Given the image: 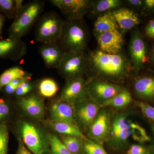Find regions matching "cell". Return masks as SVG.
I'll return each mask as SVG.
<instances>
[{
  "instance_id": "6da1fadb",
  "label": "cell",
  "mask_w": 154,
  "mask_h": 154,
  "mask_svg": "<svg viewBox=\"0 0 154 154\" xmlns=\"http://www.w3.org/2000/svg\"><path fill=\"white\" fill-rule=\"evenodd\" d=\"M87 57L88 70L90 69L106 79H122L128 75L132 67L127 59L119 53L109 54L99 50L90 53Z\"/></svg>"
},
{
  "instance_id": "7a4b0ae2",
  "label": "cell",
  "mask_w": 154,
  "mask_h": 154,
  "mask_svg": "<svg viewBox=\"0 0 154 154\" xmlns=\"http://www.w3.org/2000/svg\"><path fill=\"white\" fill-rule=\"evenodd\" d=\"M88 33L82 20L64 21L58 42L65 51L85 52Z\"/></svg>"
},
{
  "instance_id": "3957f363",
  "label": "cell",
  "mask_w": 154,
  "mask_h": 154,
  "mask_svg": "<svg viewBox=\"0 0 154 154\" xmlns=\"http://www.w3.org/2000/svg\"><path fill=\"white\" fill-rule=\"evenodd\" d=\"M131 121L127 112H119L111 114L109 136L105 143L116 150L124 149L131 136Z\"/></svg>"
},
{
  "instance_id": "277c9868",
  "label": "cell",
  "mask_w": 154,
  "mask_h": 154,
  "mask_svg": "<svg viewBox=\"0 0 154 154\" xmlns=\"http://www.w3.org/2000/svg\"><path fill=\"white\" fill-rule=\"evenodd\" d=\"M19 130L21 140L27 148L34 154H50L48 135L36 125L28 121H22Z\"/></svg>"
},
{
  "instance_id": "5b68a950",
  "label": "cell",
  "mask_w": 154,
  "mask_h": 154,
  "mask_svg": "<svg viewBox=\"0 0 154 154\" xmlns=\"http://www.w3.org/2000/svg\"><path fill=\"white\" fill-rule=\"evenodd\" d=\"M44 2L33 1L24 5L16 15L11 28V36L21 38L36 22L43 10Z\"/></svg>"
},
{
  "instance_id": "8992f818",
  "label": "cell",
  "mask_w": 154,
  "mask_h": 154,
  "mask_svg": "<svg viewBox=\"0 0 154 154\" xmlns=\"http://www.w3.org/2000/svg\"><path fill=\"white\" fill-rule=\"evenodd\" d=\"M64 21L57 14L52 12L42 16L36 28V41L42 44L58 42Z\"/></svg>"
},
{
  "instance_id": "52a82bcc",
  "label": "cell",
  "mask_w": 154,
  "mask_h": 154,
  "mask_svg": "<svg viewBox=\"0 0 154 154\" xmlns=\"http://www.w3.org/2000/svg\"><path fill=\"white\" fill-rule=\"evenodd\" d=\"M58 70L67 80L82 77L88 70V60L85 52L65 51Z\"/></svg>"
},
{
  "instance_id": "ba28073f",
  "label": "cell",
  "mask_w": 154,
  "mask_h": 154,
  "mask_svg": "<svg viewBox=\"0 0 154 154\" xmlns=\"http://www.w3.org/2000/svg\"><path fill=\"white\" fill-rule=\"evenodd\" d=\"M73 105L77 127L82 133H87L101 106L90 96L78 101Z\"/></svg>"
},
{
  "instance_id": "9c48e42d",
  "label": "cell",
  "mask_w": 154,
  "mask_h": 154,
  "mask_svg": "<svg viewBox=\"0 0 154 154\" xmlns=\"http://www.w3.org/2000/svg\"><path fill=\"white\" fill-rule=\"evenodd\" d=\"M89 96L100 106L106 101L126 89L113 83L93 79L87 82Z\"/></svg>"
},
{
  "instance_id": "30bf717a",
  "label": "cell",
  "mask_w": 154,
  "mask_h": 154,
  "mask_svg": "<svg viewBox=\"0 0 154 154\" xmlns=\"http://www.w3.org/2000/svg\"><path fill=\"white\" fill-rule=\"evenodd\" d=\"M111 114L110 110L101 107L87 133L88 138L103 145L109 136Z\"/></svg>"
},
{
  "instance_id": "8fae6325",
  "label": "cell",
  "mask_w": 154,
  "mask_h": 154,
  "mask_svg": "<svg viewBox=\"0 0 154 154\" xmlns=\"http://www.w3.org/2000/svg\"><path fill=\"white\" fill-rule=\"evenodd\" d=\"M50 2L60 10L68 20H82L91 8L88 0H51Z\"/></svg>"
},
{
  "instance_id": "7c38bea8",
  "label": "cell",
  "mask_w": 154,
  "mask_h": 154,
  "mask_svg": "<svg viewBox=\"0 0 154 154\" xmlns=\"http://www.w3.org/2000/svg\"><path fill=\"white\" fill-rule=\"evenodd\" d=\"M89 96L87 82L80 77L67 80L59 99L73 105L78 101Z\"/></svg>"
},
{
  "instance_id": "4fadbf2b",
  "label": "cell",
  "mask_w": 154,
  "mask_h": 154,
  "mask_svg": "<svg viewBox=\"0 0 154 154\" xmlns=\"http://www.w3.org/2000/svg\"><path fill=\"white\" fill-rule=\"evenodd\" d=\"M96 38L99 50L109 54H119L124 42L123 36L118 30L101 33Z\"/></svg>"
},
{
  "instance_id": "5bb4252c",
  "label": "cell",
  "mask_w": 154,
  "mask_h": 154,
  "mask_svg": "<svg viewBox=\"0 0 154 154\" xmlns=\"http://www.w3.org/2000/svg\"><path fill=\"white\" fill-rule=\"evenodd\" d=\"M130 54L134 68L136 72L141 68L144 64L148 61L147 56L145 45L138 31L133 34L129 45Z\"/></svg>"
},
{
  "instance_id": "9a60e30c",
  "label": "cell",
  "mask_w": 154,
  "mask_h": 154,
  "mask_svg": "<svg viewBox=\"0 0 154 154\" xmlns=\"http://www.w3.org/2000/svg\"><path fill=\"white\" fill-rule=\"evenodd\" d=\"M51 120L66 122L77 126L73 105L59 100L51 104L50 108Z\"/></svg>"
},
{
  "instance_id": "2e32d148",
  "label": "cell",
  "mask_w": 154,
  "mask_h": 154,
  "mask_svg": "<svg viewBox=\"0 0 154 154\" xmlns=\"http://www.w3.org/2000/svg\"><path fill=\"white\" fill-rule=\"evenodd\" d=\"M19 105L25 113L31 118L39 120L44 118V102L36 94H31L20 98Z\"/></svg>"
},
{
  "instance_id": "e0dca14e",
  "label": "cell",
  "mask_w": 154,
  "mask_h": 154,
  "mask_svg": "<svg viewBox=\"0 0 154 154\" xmlns=\"http://www.w3.org/2000/svg\"><path fill=\"white\" fill-rule=\"evenodd\" d=\"M39 51L47 68L57 69L65 52L58 42L43 44L39 47Z\"/></svg>"
},
{
  "instance_id": "ac0fdd59",
  "label": "cell",
  "mask_w": 154,
  "mask_h": 154,
  "mask_svg": "<svg viewBox=\"0 0 154 154\" xmlns=\"http://www.w3.org/2000/svg\"><path fill=\"white\" fill-rule=\"evenodd\" d=\"M111 12L118 28L123 31L130 30L140 23L137 15L130 9L122 8Z\"/></svg>"
},
{
  "instance_id": "d6986e66",
  "label": "cell",
  "mask_w": 154,
  "mask_h": 154,
  "mask_svg": "<svg viewBox=\"0 0 154 154\" xmlns=\"http://www.w3.org/2000/svg\"><path fill=\"white\" fill-rule=\"evenodd\" d=\"M26 51V44L20 38L11 36L7 39L0 40V57L14 53L21 58Z\"/></svg>"
},
{
  "instance_id": "ffe728a7",
  "label": "cell",
  "mask_w": 154,
  "mask_h": 154,
  "mask_svg": "<svg viewBox=\"0 0 154 154\" xmlns=\"http://www.w3.org/2000/svg\"><path fill=\"white\" fill-rule=\"evenodd\" d=\"M118 26L111 11H107L99 16L94 23V32L95 35L118 30Z\"/></svg>"
},
{
  "instance_id": "44dd1931",
  "label": "cell",
  "mask_w": 154,
  "mask_h": 154,
  "mask_svg": "<svg viewBox=\"0 0 154 154\" xmlns=\"http://www.w3.org/2000/svg\"><path fill=\"white\" fill-rule=\"evenodd\" d=\"M45 124L50 128L62 135L69 136L85 139V136L78 127L66 122L47 120Z\"/></svg>"
},
{
  "instance_id": "7402d4cb",
  "label": "cell",
  "mask_w": 154,
  "mask_h": 154,
  "mask_svg": "<svg viewBox=\"0 0 154 154\" xmlns=\"http://www.w3.org/2000/svg\"><path fill=\"white\" fill-rule=\"evenodd\" d=\"M134 89L136 93L140 97L151 99L154 96V79L149 77L139 79L134 83Z\"/></svg>"
},
{
  "instance_id": "603a6c76",
  "label": "cell",
  "mask_w": 154,
  "mask_h": 154,
  "mask_svg": "<svg viewBox=\"0 0 154 154\" xmlns=\"http://www.w3.org/2000/svg\"><path fill=\"white\" fill-rule=\"evenodd\" d=\"M29 76L30 74L20 66H14L6 70L0 76V91L15 79Z\"/></svg>"
},
{
  "instance_id": "cb8c5ba5",
  "label": "cell",
  "mask_w": 154,
  "mask_h": 154,
  "mask_svg": "<svg viewBox=\"0 0 154 154\" xmlns=\"http://www.w3.org/2000/svg\"><path fill=\"white\" fill-rule=\"evenodd\" d=\"M132 100L130 93L125 90L104 102L101 107H112L120 109L126 107L131 102Z\"/></svg>"
},
{
  "instance_id": "d4e9b609",
  "label": "cell",
  "mask_w": 154,
  "mask_h": 154,
  "mask_svg": "<svg viewBox=\"0 0 154 154\" xmlns=\"http://www.w3.org/2000/svg\"><path fill=\"white\" fill-rule=\"evenodd\" d=\"M60 138L68 149L73 154H85L84 139L65 135H62Z\"/></svg>"
},
{
  "instance_id": "484cf974",
  "label": "cell",
  "mask_w": 154,
  "mask_h": 154,
  "mask_svg": "<svg viewBox=\"0 0 154 154\" xmlns=\"http://www.w3.org/2000/svg\"><path fill=\"white\" fill-rule=\"evenodd\" d=\"M121 2L119 0H100L92 2L90 10L94 15L105 13L110 10L118 8Z\"/></svg>"
},
{
  "instance_id": "4316f807",
  "label": "cell",
  "mask_w": 154,
  "mask_h": 154,
  "mask_svg": "<svg viewBox=\"0 0 154 154\" xmlns=\"http://www.w3.org/2000/svg\"><path fill=\"white\" fill-rule=\"evenodd\" d=\"M38 93L41 96L50 98L54 96L59 90V87L55 81L51 79H43L38 83Z\"/></svg>"
},
{
  "instance_id": "83f0119b",
  "label": "cell",
  "mask_w": 154,
  "mask_h": 154,
  "mask_svg": "<svg viewBox=\"0 0 154 154\" xmlns=\"http://www.w3.org/2000/svg\"><path fill=\"white\" fill-rule=\"evenodd\" d=\"M50 146V154H73L68 149L60 138L53 134L48 135Z\"/></svg>"
},
{
  "instance_id": "f1b7e54d",
  "label": "cell",
  "mask_w": 154,
  "mask_h": 154,
  "mask_svg": "<svg viewBox=\"0 0 154 154\" xmlns=\"http://www.w3.org/2000/svg\"><path fill=\"white\" fill-rule=\"evenodd\" d=\"M131 136L134 140L139 143H142L150 140V137L147 134L145 130L137 123L131 122Z\"/></svg>"
},
{
  "instance_id": "f546056e",
  "label": "cell",
  "mask_w": 154,
  "mask_h": 154,
  "mask_svg": "<svg viewBox=\"0 0 154 154\" xmlns=\"http://www.w3.org/2000/svg\"><path fill=\"white\" fill-rule=\"evenodd\" d=\"M85 154H108L102 145L86 137L84 139Z\"/></svg>"
},
{
  "instance_id": "4dcf8cb0",
  "label": "cell",
  "mask_w": 154,
  "mask_h": 154,
  "mask_svg": "<svg viewBox=\"0 0 154 154\" xmlns=\"http://www.w3.org/2000/svg\"><path fill=\"white\" fill-rule=\"evenodd\" d=\"M9 132L6 123L0 125V154H8Z\"/></svg>"
},
{
  "instance_id": "1f68e13d",
  "label": "cell",
  "mask_w": 154,
  "mask_h": 154,
  "mask_svg": "<svg viewBox=\"0 0 154 154\" xmlns=\"http://www.w3.org/2000/svg\"><path fill=\"white\" fill-rule=\"evenodd\" d=\"M30 76H29L15 79L4 87V91L8 95L14 94L19 85L22 83L30 81Z\"/></svg>"
},
{
  "instance_id": "d6a6232c",
  "label": "cell",
  "mask_w": 154,
  "mask_h": 154,
  "mask_svg": "<svg viewBox=\"0 0 154 154\" xmlns=\"http://www.w3.org/2000/svg\"><path fill=\"white\" fill-rule=\"evenodd\" d=\"M0 10L9 16L16 14V1L0 0Z\"/></svg>"
},
{
  "instance_id": "836d02e7",
  "label": "cell",
  "mask_w": 154,
  "mask_h": 154,
  "mask_svg": "<svg viewBox=\"0 0 154 154\" xmlns=\"http://www.w3.org/2000/svg\"><path fill=\"white\" fill-rule=\"evenodd\" d=\"M35 88L34 84L31 82L30 81L22 83L17 88L14 94L18 97H24L28 95L31 91H33Z\"/></svg>"
},
{
  "instance_id": "e575fe53",
  "label": "cell",
  "mask_w": 154,
  "mask_h": 154,
  "mask_svg": "<svg viewBox=\"0 0 154 154\" xmlns=\"http://www.w3.org/2000/svg\"><path fill=\"white\" fill-rule=\"evenodd\" d=\"M135 104L140 108L142 113L146 117L154 122V107L143 102L136 101Z\"/></svg>"
},
{
  "instance_id": "d590c367",
  "label": "cell",
  "mask_w": 154,
  "mask_h": 154,
  "mask_svg": "<svg viewBox=\"0 0 154 154\" xmlns=\"http://www.w3.org/2000/svg\"><path fill=\"white\" fill-rule=\"evenodd\" d=\"M10 113V107L8 104L3 100H0V125L5 123L6 119Z\"/></svg>"
},
{
  "instance_id": "8d00e7d4",
  "label": "cell",
  "mask_w": 154,
  "mask_h": 154,
  "mask_svg": "<svg viewBox=\"0 0 154 154\" xmlns=\"http://www.w3.org/2000/svg\"><path fill=\"white\" fill-rule=\"evenodd\" d=\"M126 154H152L150 152L143 146L140 144H133L130 146Z\"/></svg>"
},
{
  "instance_id": "74e56055",
  "label": "cell",
  "mask_w": 154,
  "mask_h": 154,
  "mask_svg": "<svg viewBox=\"0 0 154 154\" xmlns=\"http://www.w3.org/2000/svg\"><path fill=\"white\" fill-rule=\"evenodd\" d=\"M17 154H31L20 138L19 139V146Z\"/></svg>"
},
{
  "instance_id": "f35d334b",
  "label": "cell",
  "mask_w": 154,
  "mask_h": 154,
  "mask_svg": "<svg viewBox=\"0 0 154 154\" xmlns=\"http://www.w3.org/2000/svg\"><path fill=\"white\" fill-rule=\"evenodd\" d=\"M154 30V19L149 22L146 28V32L148 36Z\"/></svg>"
},
{
  "instance_id": "ab89813d",
  "label": "cell",
  "mask_w": 154,
  "mask_h": 154,
  "mask_svg": "<svg viewBox=\"0 0 154 154\" xmlns=\"http://www.w3.org/2000/svg\"><path fill=\"white\" fill-rule=\"evenodd\" d=\"M127 2L130 5L134 7H139L142 5V2L140 0H129Z\"/></svg>"
},
{
  "instance_id": "60d3db41",
  "label": "cell",
  "mask_w": 154,
  "mask_h": 154,
  "mask_svg": "<svg viewBox=\"0 0 154 154\" xmlns=\"http://www.w3.org/2000/svg\"><path fill=\"white\" fill-rule=\"evenodd\" d=\"M145 5L149 9L154 8V0H146L144 2Z\"/></svg>"
},
{
  "instance_id": "b9f144b4",
  "label": "cell",
  "mask_w": 154,
  "mask_h": 154,
  "mask_svg": "<svg viewBox=\"0 0 154 154\" xmlns=\"http://www.w3.org/2000/svg\"><path fill=\"white\" fill-rule=\"evenodd\" d=\"M4 21H5V17L2 15H0V36L2 34Z\"/></svg>"
},
{
  "instance_id": "7bdbcfd3",
  "label": "cell",
  "mask_w": 154,
  "mask_h": 154,
  "mask_svg": "<svg viewBox=\"0 0 154 154\" xmlns=\"http://www.w3.org/2000/svg\"><path fill=\"white\" fill-rule=\"evenodd\" d=\"M152 130L153 133L154 137V124L152 126ZM153 153H152V154H154V141L153 146Z\"/></svg>"
},
{
  "instance_id": "ee69618b",
  "label": "cell",
  "mask_w": 154,
  "mask_h": 154,
  "mask_svg": "<svg viewBox=\"0 0 154 154\" xmlns=\"http://www.w3.org/2000/svg\"><path fill=\"white\" fill-rule=\"evenodd\" d=\"M148 36L150 38H154V30Z\"/></svg>"
},
{
  "instance_id": "f6af8a7d",
  "label": "cell",
  "mask_w": 154,
  "mask_h": 154,
  "mask_svg": "<svg viewBox=\"0 0 154 154\" xmlns=\"http://www.w3.org/2000/svg\"><path fill=\"white\" fill-rule=\"evenodd\" d=\"M153 59L154 60V47L153 49Z\"/></svg>"
}]
</instances>
